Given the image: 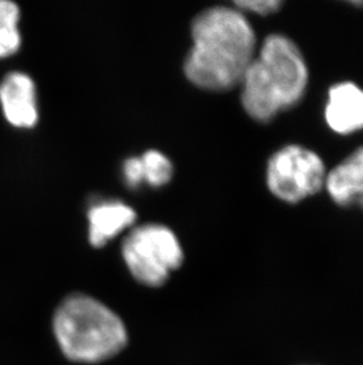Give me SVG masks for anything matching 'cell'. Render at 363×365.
I'll return each mask as SVG.
<instances>
[{
    "mask_svg": "<svg viewBox=\"0 0 363 365\" xmlns=\"http://www.w3.org/2000/svg\"><path fill=\"white\" fill-rule=\"evenodd\" d=\"M89 239L95 247H102L134 224L136 213L120 201L98 203L89 210Z\"/></svg>",
    "mask_w": 363,
    "mask_h": 365,
    "instance_id": "9c48e42d",
    "label": "cell"
},
{
    "mask_svg": "<svg viewBox=\"0 0 363 365\" xmlns=\"http://www.w3.org/2000/svg\"><path fill=\"white\" fill-rule=\"evenodd\" d=\"M124 178L131 188H136L142 182H144L141 158H131L127 160L123 167Z\"/></svg>",
    "mask_w": 363,
    "mask_h": 365,
    "instance_id": "4fadbf2b",
    "label": "cell"
},
{
    "mask_svg": "<svg viewBox=\"0 0 363 365\" xmlns=\"http://www.w3.org/2000/svg\"><path fill=\"white\" fill-rule=\"evenodd\" d=\"M326 178V167L320 156L300 145L282 148L268 163V187L285 202L296 203L317 193Z\"/></svg>",
    "mask_w": 363,
    "mask_h": 365,
    "instance_id": "5b68a950",
    "label": "cell"
},
{
    "mask_svg": "<svg viewBox=\"0 0 363 365\" xmlns=\"http://www.w3.org/2000/svg\"><path fill=\"white\" fill-rule=\"evenodd\" d=\"M0 103L7 121L18 128H32L38 121L35 83L21 73H11L0 84Z\"/></svg>",
    "mask_w": 363,
    "mask_h": 365,
    "instance_id": "8992f818",
    "label": "cell"
},
{
    "mask_svg": "<svg viewBox=\"0 0 363 365\" xmlns=\"http://www.w3.org/2000/svg\"><path fill=\"white\" fill-rule=\"evenodd\" d=\"M123 258L140 283L159 286L182 265L183 251L172 230L162 225L147 224L127 235Z\"/></svg>",
    "mask_w": 363,
    "mask_h": 365,
    "instance_id": "277c9868",
    "label": "cell"
},
{
    "mask_svg": "<svg viewBox=\"0 0 363 365\" xmlns=\"http://www.w3.org/2000/svg\"><path fill=\"white\" fill-rule=\"evenodd\" d=\"M237 10L251 11L254 14H261V16H268V14H274L281 7L282 1L278 0H264V1H236Z\"/></svg>",
    "mask_w": 363,
    "mask_h": 365,
    "instance_id": "7c38bea8",
    "label": "cell"
},
{
    "mask_svg": "<svg viewBox=\"0 0 363 365\" xmlns=\"http://www.w3.org/2000/svg\"><path fill=\"white\" fill-rule=\"evenodd\" d=\"M326 120L337 134H352L363 129V90L350 82L330 88Z\"/></svg>",
    "mask_w": 363,
    "mask_h": 365,
    "instance_id": "52a82bcc",
    "label": "cell"
},
{
    "mask_svg": "<svg viewBox=\"0 0 363 365\" xmlns=\"http://www.w3.org/2000/svg\"><path fill=\"white\" fill-rule=\"evenodd\" d=\"M19 7L9 0H0V58L14 55L21 46L18 30Z\"/></svg>",
    "mask_w": 363,
    "mask_h": 365,
    "instance_id": "30bf717a",
    "label": "cell"
},
{
    "mask_svg": "<svg viewBox=\"0 0 363 365\" xmlns=\"http://www.w3.org/2000/svg\"><path fill=\"white\" fill-rule=\"evenodd\" d=\"M192 48L184 73L208 91H228L241 86L255 58L254 30L237 9L216 6L203 11L191 25Z\"/></svg>",
    "mask_w": 363,
    "mask_h": 365,
    "instance_id": "6da1fadb",
    "label": "cell"
},
{
    "mask_svg": "<svg viewBox=\"0 0 363 365\" xmlns=\"http://www.w3.org/2000/svg\"><path fill=\"white\" fill-rule=\"evenodd\" d=\"M53 327L63 352L75 362L104 361L127 343V330L118 316L84 294L68 297L59 305Z\"/></svg>",
    "mask_w": 363,
    "mask_h": 365,
    "instance_id": "3957f363",
    "label": "cell"
},
{
    "mask_svg": "<svg viewBox=\"0 0 363 365\" xmlns=\"http://www.w3.org/2000/svg\"><path fill=\"white\" fill-rule=\"evenodd\" d=\"M325 185L340 206L357 205L363 208V147L332 169Z\"/></svg>",
    "mask_w": 363,
    "mask_h": 365,
    "instance_id": "ba28073f",
    "label": "cell"
},
{
    "mask_svg": "<svg viewBox=\"0 0 363 365\" xmlns=\"http://www.w3.org/2000/svg\"><path fill=\"white\" fill-rule=\"evenodd\" d=\"M307 84L308 69L296 44L285 36L271 35L241 83L242 106L255 121L265 123L296 106Z\"/></svg>",
    "mask_w": 363,
    "mask_h": 365,
    "instance_id": "7a4b0ae2",
    "label": "cell"
},
{
    "mask_svg": "<svg viewBox=\"0 0 363 365\" xmlns=\"http://www.w3.org/2000/svg\"><path fill=\"white\" fill-rule=\"evenodd\" d=\"M142 168L145 182L150 186H164L172 180V161L157 150H149L141 156Z\"/></svg>",
    "mask_w": 363,
    "mask_h": 365,
    "instance_id": "8fae6325",
    "label": "cell"
}]
</instances>
